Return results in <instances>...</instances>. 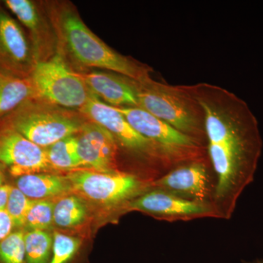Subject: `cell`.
<instances>
[{
    "mask_svg": "<svg viewBox=\"0 0 263 263\" xmlns=\"http://www.w3.org/2000/svg\"><path fill=\"white\" fill-rule=\"evenodd\" d=\"M185 88L203 112L216 177L213 204L220 219L229 220L257 169L262 149L258 122L247 104L226 89L206 84Z\"/></svg>",
    "mask_w": 263,
    "mask_h": 263,
    "instance_id": "1",
    "label": "cell"
},
{
    "mask_svg": "<svg viewBox=\"0 0 263 263\" xmlns=\"http://www.w3.org/2000/svg\"><path fill=\"white\" fill-rule=\"evenodd\" d=\"M57 23L67 51L79 65L106 69L138 82L151 79L149 69L109 47L90 30L75 10L62 8Z\"/></svg>",
    "mask_w": 263,
    "mask_h": 263,
    "instance_id": "2",
    "label": "cell"
},
{
    "mask_svg": "<svg viewBox=\"0 0 263 263\" xmlns=\"http://www.w3.org/2000/svg\"><path fill=\"white\" fill-rule=\"evenodd\" d=\"M87 212L79 197L70 195L62 198L54 205L53 222L62 228H73L82 224Z\"/></svg>",
    "mask_w": 263,
    "mask_h": 263,
    "instance_id": "19",
    "label": "cell"
},
{
    "mask_svg": "<svg viewBox=\"0 0 263 263\" xmlns=\"http://www.w3.org/2000/svg\"><path fill=\"white\" fill-rule=\"evenodd\" d=\"M67 179L71 188L92 201L103 205L126 203L146 193L151 183L142 181L133 174L113 171L99 172L79 170L70 173Z\"/></svg>",
    "mask_w": 263,
    "mask_h": 263,
    "instance_id": "7",
    "label": "cell"
},
{
    "mask_svg": "<svg viewBox=\"0 0 263 263\" xmlns=\"http://www.w3.org/2000/svg\"><path fill=\"white\" fill-rule=\"evenodd\" d=\"M14 230L13 221L6 210L0 211V242Z\"/></svg>",
    "mask_w": 263,
    "mask_h": 263,
    "instance_id": "24",
    "label": "cell"
},
{
    "mask_svg": "<svg viewBox=\"0 0 263 263\" xmlns=\"http://www.w3.org/2000/svg\"><path fill=\"white\" fill-rule=\"evenodd\" d=\"M0 162L13 177L51 168L46 151L0 122Z\"/></svg>",
    "mask_w": 263,
    "mask_h": 263,
    "instance_id": "12",
    "label": "cell"
},
{
    "mask_svg": "<svg viewBox=\"0 0 263 263\" xmlns=\"http://www.w3.org/2000/svg\"><path fill=\"white\" fill-rule=\"evenodd\" d=\"M3 3L28 29L37 62L47 60L46 56L51 53L54 39L37 5L30 0H5Z\"/></svg>",
    "mask_w": 263,
    "mask_h": 263,
    "instance_id": "15",
    "label": "cell"
},
{
    "mask_svg": "<svg viewBox=\"0 0 263 263\" xmlns=\"http://www.w3.org/2000/svg\"><path fill=\"white\" fill-rule=\"evenodd\" d=\"M36 98L66 109L80 110L92 93L60 53L37 62L30 76Z\"/></svg>",
    "mask_w": 263,
    "mask_h": 263,
    "instance_id": "5",
    "label": "cell"
},
{
    "mask_svg": "<svg viewBox=\"0 0 263 263\" xmlns=\"http://www.w3.org/2000/svg\"><path fill=\"white\" fill-rule=\"evenodd\" d=\"M242 263H263L262 259H255L250 261H243Z\"/></svg>",
    "mask_w": 263,
    "mask_h": 263,
    "instance_id": "27",
    "label": "cell"
},
{
    "mask_svg": "<svg viewBox=\"0 0 263 263\" xmlns=\"http://www.w3.org/2000/svg\"><path fill=\"white\" fill-rule=\"evenodd\" d=\"M138 108L201 143L205 138L201 107L185 86H172L152 79L136 81Z\"/></svg>",
    "mask_w": 263,
    "mask_h": 263,
    "instance_id": "3",
    "label": "cell"
},
{
    "mask_svg": "<svg viewBox=\"0 0 263 263\" xmlns=\"http://www.w3.org/2000/svg\"><path fill=\"white\" fill-rule=\"evenodd\" d=\"M124 209L144 213L159 220L167 221H190L202 218L220 219L212 202L191 201L154 189L126 202Z\"/></svg>",
    "mask_w": 263,
    "mask_h": 263,
    "instance_id": "9",
    "label": "cell"
},
{
    "mask_svg": "<svg viewBox=\"0 0 263 263\" xmlns=\"http://www.w3.org/2000/svg\"><path fill=\"white\" fill-rule=\"evenodd\" d=\"M15 179L14 186L34 200L62 195L71 188L68 180L57 175L36 173L23 175Z\"/></svg>",
    "mask_w": 263,
    "mask_h": 263,
    "instance_id": "16",
    "label": "cell"
},
{
    "mask_svg": "<svg viewBox=\"0 0 263 263\" xmlns=\"http://www.w3.org/2000/svg\"><path fill=\"white\" fill-rule=\"evenodd\" d=\"M77 139L83 167H92L99 172L117 171V142L105 128L91 121L86 122Z\"/></svg>",
    "mask_w": 263,
    "mask_h": 263,
    "instance_id": "13",
    "label": "cell"
},
{
    "mask_svg": "<svg viewBox=\"0 0 263 263\" xmlns=\"http://www.w3.org/2000/svg\"><path fill=\"white\" fill-rule=\"evenodd\" d=\"M116 108L139 134L153 143L167 167L201 160V143L192 137L138 107Z\"/></svg>",
    "mask_w": 263,
    "mask_h": 263,
    "instance_id": "6",
    "label": "cell"
},
{
    "mask_svg": "<svg viewBox=\"0 0 263 263\" xmlns=\"http://www.w3.org/2000/svg\"><path fill=\"white\" fill-rule=\"evenodd\" d=\"M81 115L34 98L0 122L45 148L79 133L86 122Z\"/></svg>",
    "mask_w": 263,
    "mask_h": 263,
    "instance_id": "4",
    "label": "cell"
},
{
    "mask_svg": "<svg viewBox=\"0 0 263 263\" xmlns=\"http://www.w3.org/2000/svg\"><path fill=\"white\" fill-rule=\"evenodd\" d=\"M5 169H6V168H5V166L3 165V164H2L1 162H0V171H5Z\"/></svg>",
    "mask_w": 263,
    "mask_h": 263,
    "instance_id": "28",
    "label": "cell"
},
{
    "mask_svg": "<svg viewBox=\"0 0 263 263\" xmlns=\"http://www.w3.org/2000/svg\"><path fill=\"white\" fill-rule=\"evenodd\" d=\"M37 60L22 26L0 7V72L29 79Z\"/></svg>",
    "mask_w": 263,
    "mask_h": 263,
    "instance_id": "10",
    "label": "cell"
},
{
    "mask_svg": "<svg viewBox=\"0 0 263 263\" xmlns=\"http://www.w3.org/2000/svg\"><path fill=\"white\" fill-rule=\"evenodd\" d=\"M12 186H13L9 183L0 186V211L5 210L6 209Z\"/></svg>",
    "mask_w": 263,
    "mask_h": 263,
    "instance_id": "25",
    "label": "cell"
},
{
    "mask_svg": "<svg viewBox=\"0 0 263 263\" xmlns=\"http://www.w3.org/2000/svg\"><path fill=\"white\" fill-rule=\"evenodd\" d=\"M26 263H49L52 256L53 238L43 230L24 233Z\"/></svg>",
    "mask_w": 263,
    "mask_h": 263,
    "instance_id": "20",
    "label": "cell"
},
{
    "mask_svg": "<svg viewBox=\"0 0 263 263\" xmlns=\"http://www.w3.org/2000/svg\"><path fill=\"white\" fill-rule=\"evenodd\" d=\"M91 122L108 130L121 146L129 152L168 167L153 143L134 129L117 108L101 101L95 95L79 110Z\"/></svg>",
    "mask_w": 263,
    "mask_h": 263,
    "instance_id": "8",
    "label": "cell"
},
{
    "mask_svg": "<svg viewBox=\"0 0 263 263\" xmlns=\"http://www.w3.org/2000/svg\"><path fill=\"white\" fill-rule=\"evenodd\" d=\"M6 176H5V171H0V186L6 184Z\"/></svg>",
    "mask_w": 263,
    "mask_h": 263,
    "instance_id": "26",
    "label": "cell"
},
{
    "mask_svg": "<svg viewBox=\"0 0 263 263\" xmlns=\"http://www.w3.org/2000/svg\"><path fill=\"white\" fill-rule=\"evenodd\" d=\"M24 233L13 230L0 242V263H26Z\"/></svg>",
    "mask_w": 263,
    "mask_h": 263,
    "instance_id": "22",
    "label": "cell"
},
{
    "mask_svg": "<svg viewBox=\"0 0 263 263\" xmlns=\"http://www.w3.org/2000/svg\"><path fill=\"white\" fill-rule=\"evenodd\" d=\"M53 209L54 204L49 200H35L27 216L25 228L43 231L48 229L53 221Z\"/></svg>",
    "mask_w": 263,
    "mask_h": 263,
    "instance_id": "23",
    "label": "cell"
},
{
    "mask_svg": "<svg viewBox=\"0 0 263 263\" xmlns=\"http://www.w3.org/2000/svg\"><path fill=\"white\" fill-rule=\"evenodd\" d=\"M80 75L91 92L110 106L138 107L136 81L97 71Z\"/></svg>",
    "mask_w": 263,
    "mask_h": 263,
    "instance_id": "14",
    "label": "cell"
},
{
    "mask_svg": "<svg viewBox=\"0 0 263 263\" xmlns=\"http://www.w3.org/2000/svg\"><path fill=\"white\" fill-rule=\"evenodd\" d=\"M34 98L30 78L22 79L0 72V120Z\"/></svg>",
    "mask_w": 263,
    "mask_h": 263,
    "instance_id": "17",
    "label": "cell"
},
{
    "mask_svg": "<svg viewBox=\"0 0 263 263\" xmlns=\"http://www.w3.org/2000/svg\"><path fill=\"white\" fill-rule=\"evenodd\" d=\"M46 148L48 162L52 167L74 170L83 167L78 152V139L76 135L63 138Z\"/></svg>",
    "mask_w": 263,
    "mask_h": 263,
    "instance_id": "18",
    "label": "cell"
},
{
    "mask_svg": "<svg viewBox=\"0 0 263 263\" xmlns=\"http://www.w3.org/2000/svg\"><path fill=\"white\" fill-rule=\"evenodd\" d=\"M150 187L199 202H212L215 185L201 160L176 166L151 183Z\"/></svg>",
    "mask_w": 263,
    "mask_h": 263,
    "instance_id": "11",
    "label": "cell"
},
{
    "mask_svg": "<svg viewBox=\"0 0 263 263\" xmlns=\"http://www.w3.org/2000/svg\"><path fill=\"white\" fill-rule=\"evenodd\" d=\"M34 201L26 196L18 188L12 186L5 210L11 218L14 229L19 230L25 228L27 216Z\"/></svg>",
    "mask_w": 263,
    "mask_h": 263,
    "instance_id": "21",
    "label": "cell"
}]
</instances>
